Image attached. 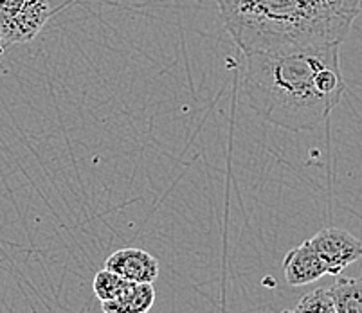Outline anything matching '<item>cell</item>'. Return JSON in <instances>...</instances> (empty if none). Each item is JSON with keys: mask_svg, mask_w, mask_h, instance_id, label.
<instances>
[{"mask_svg": "<svg viewBox=\"0 0 362 313\" xmlns=\"http://www.w3.org/2000/svg\"><path fill=\"white\" fill-rule=\"evenodd\" d=\"M223 25L243 54L325 44L299 0H215Z\"/></svg>", "mask_w": 362, "mask_h": 313, "instance_id": "obj_2", "label": "cell"}, {"mask_svg": "<svg viewBox=\"0 0 362 313\" xmlns=\"http://www.w3.org/2000/svg\"><path fill=\"white\" fill-rule=\"evenodd\" d=\"M337 313H362V279L339 278L330 286Z\"/></svg>", "mask_w": 362, "mask_h": 313, "instance_id": "obj_8", "label": "cell"}, {"mask_svg": "<svg viewBox=\"0 0 362 313\" xmlns=\"http://www.w3.org/2000/svg\"><path fill=\"white\" fill-rule=\"evenodd\" d=\"M341 45H312L245 56L243 88L252 110L291 131L314 130L341 103Z\"/></svg>", "mask_w": 362, "mask_h": 313, "instance_id": "obj_1", "label": "cell"}, {"mask_svg": "<svg viewBox=\"0 0 362 313\" xmlns=\"http://www.w3.org/2000/svg\"><path fill=\"white\" fill-rule=\"evenodd\" d=\"M49 16V0H0V36L6 49L36 38Z\"/></svg>", "mask_w": 362, "mask_h": 313, "instance_id": "obj_3", "label": "cell"}, {"mask_svg": "<svg viewBox=\"0 0 362 313\" xmlns=\"http://www.w3.org/2000/svg\"><path fill=\"white\" fill-rule=\"evenodd\" d=\"M156 302L153 283H132L110 301L101 302L103 313H148Z\"/></svg>", "mask_w": 362, "mask_h": 313, "instance_id": "obj_7", "label": "cell"}, {"mask_svg": "<svg viewBox=\"0 0 362 313\" xmlns=\"http://www.w3.org/2000/svg\"><path fill=\"white\" fill-rule=\"evenodd\" d=\"M105 268L116 272L132 283H153L159 278V261L148 250L119 249L112 252L105 261Z\"/></svg>", "mask_w": 362, "mask_h": 313, "instance_id": "obj_5", "label": "cell"}, {"mask_svg": "<svg viewBox=\"0 0 362 313\" xmlns=\"http://www.w3.org/2000/svg\"><path fill=\"white\" fill-rule=\"evenodd\" d=\"M294 313H337L335 309L334 297H332L330 288H315L310 293L303 295L296 308Z\"/></svg>", "mask_w": 362, "mask_h": 313, "instance_id": "obj_9", "label": "cell"}, {"mask_svg": "<svg viewBox=\"0 0 362 313\" xmlns=\"http://www.w3.org/2000/svg\"><path fill=\"white\" fill-rule=\"evenodd\" d=\"M283 273L291 286H305L327 276V266L307 240L288 250L283 259Z\"/></svg>", "mask_w": 362, "mask_h": 313, "instance_id": "obj_6", "label": "cell"}, {"mask_svg": "<svg viewBox=\"0 0 362 313\" xmlns=\"http://www.w3.org/2000/svg\"><path fill=\"white\" fill-rule=\"evenodd\" d=\"M4 51H6V45L4 42H2V36H0V56L4 54Z\"/></svg>", "mask_w": 362, "mask_h": 313, "instance_id": "obj_11", "label": "cell"}, {"mask_svg": "<svg viewBox=\"0 0 362 313\" xmlns=\"http://www.w3.org/2000/svg\"><path fill=\"white\" fill-rule=\"evenodd\" d=\"M308 242L327 266L328 276L334 278L362 258V242L344 229L328 227L314 234Z\"/></svg>", "mask_w": 362, "mask_h": 313, "instance_id": "obj_4", "label": "cell"}, {"mask_svg": "<svg viewBox=\"0 0 362 313\" xmlns=\"http://www.w3.org/2000/svg\"><path fill=\"white\" fill-rule=\"evenodd\" d=\"M281 313H294V312H292V309H283Z\"/></svg>", "mask_w": 362, "mask_h": 313, "instance_id": "obj_12", "label": "cell"}, {"mask_svg": "<svg viewBox=\"0 0 362 313\" xmlns=\"http://www.w3.org/2000/svg\"><path fill=\"white\" fill-rule=\"evenodd\" d=\"M127 279H123L121 276H117L116 272H112V270L103 268L94 276V281H92V290H94V295L100 299L101 302L103 301H110L124 288L127 285Z\"/></svg>", "mask_w": 362, "mask_h": 313, "instance_id": "obj_10", "label": "cell"}]
</instances>
